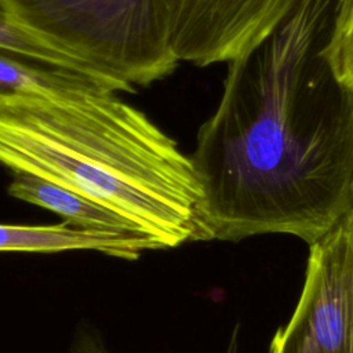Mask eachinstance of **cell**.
I'll use <instances>...</instances> for the list:
<instances>
[{
	"label": "cell",
	"mask_w": 353,
	"mask_h": 353,
	"mask_svg": "<svg viewBox=\"0 0 353 353\" xmlns=\"http://www.w3.org/2000/svg\"><path fill=\"white\" fill-rule=\"evenodd\" d=\"M305 283L269 353H353V236L347 216L309 245Z\"/></svg>",
	"instance_id": "obj_4"
},
{
	"label": "cell",
	"mask_w": 353,
	"mask_h": 353,
	"mask_svg": "<svg viewBox=\"0 0 353 353\" xmlns=\"http://www.w3.org/2000/svg\"><path fill=\"white\" fill-rule=\"evenodd\" d=\"M92 250L121 259H137L142 251L159 250L148 237L137 233H112L68 228V223L4 225L0 223V251L59 252Z\"/></svg>",
	"instance_id": "obj_6"
},
{
	"label": "cell",
	"mask_w": 353,
	"mask_h": 353,
	"mask_svg": "<svg viewBox=\"0 0 353 353\" xmlns=\"http://www.w3.org/2000/svg\"><path fill=\"white\" fill-rule=\"evenodd\" d=\"M347 219H349V225H350V230H352V236H353V207H352L350 212L347 214Z\"/></svg>",
	"instance_id": "obj_12"
},
{
	"label": "cell",
	"mask_w": 353,
	"mask_h": 353,
	"mask_svg": "<svg viewBox=\"0 0 353 353\" xmlns=\"http://www.w3.org/2000/svg\"><path fill=\"white\" fill-rule=\"evenodd\" d=\"M0 48L11 51L14 54L30 58L33 61L77 72L85 76H90L101 83L106 84L116 92H132L127 85L121 84L117 80L110 79L109 76L99 72L92 65L87 63L85 61L62 51L50 43L39 39L29 30L17 25L1 8H0Z\"/></svg>",
	"instance_id": "obj_9"
},
{
	"label": "cell",
	"mask_w": 353,
	"mask_h": 353,
	"mask_svg": "<svg viewBox=\"0 0 353 353\" xmlns=\"http://www.w3.org/2000/svg\"><path fill=\"white\" fill-rule=\"evenodd\" d=\"M0 8L132 92L178 63L170 46V0H0Z\"/></svg>",
	"instance_id": "obj_3"
},
{
	"label": "cell",
	"mask_w": 353,
	"mask_h": 353,
	"mask_svg": "<svg viewBox=\"0 0 353 353\" xmlns=\"http://www.w3.org/2000/svg\"><path fill=\"white\" fill-rule=\"evenodd\" d=\"M0 164L106 207L159 250L203 240L190 156L113 91L0 102Z\"/></svg>",
	"instance_id": "obj_2"
},
{
	"label": "cell",
	"mask_w": 353,
	"mask_h": 353,
	"mask_svg": "<svg viewBox=\"0 0 353 353\" xmlns=\"http://www.w3.org/2000/svg\"><path fill=\"white\" fill-rule=\"evenodd\" d=\"M346 0H299L228 63L190 156L203 188V240L291 234L309 245L353 207V91L325 46Z\"/></svg>",
	"instance_id": "obj_1"
},
{
	"label": "cell",
	"mask_w": 353,
	"mask_h": 353,
	"mask_svg": "<svg viewBox=\"0 0 353 353\" xmlns=\"http://www.w3.org/2000/svg\"><path fill=\"white\" fill-rule=\"evenodd\" d=\"M325 57L335 77L353 91V0H346L335 18Z\"/></svg>",
	"instance_id": "obj_10"
},
{
	"label": "cell",
	"mask_w": 353,
	"mask_h": 353,
	"mask_svg": "<svg viewBox=\"0 0 353 353\" xmlns=\"http://www.w3.org/2000/svg\"><path fill=\"white\" fill-rule=\"evenodd\" d=\"M92 90L113 91L90 76L0 48V102L30 97H61Z\"/></svg>",
	"instance_id": "obj_8"
},
{
	"label": "cell",
	"mask_w": 353,
	"mask_h": 353,
	"mask_svg": "<svg viewBox=\"0 0 353 353\" xmlns=\"http://www.w3.org/2000/svg\"><path fill=\"white\" fill-rule=\"evenodd\" d=\"M7 193L18 200L47 208L61 215L66 223L76 226L77 229L137 233L128 221L106 207L29 172H14V178L7 186Z\"/></svg>",
	"instance_id": "obj_7"
},
{
	"label": "cell",
	"mask_w": 353,
	"mask_h": 353,
	"mask_svg": "<svg viewBox=\"0 0 353 353\" xmlns=\"http://www.w3.org/2000/svg\"><path fill=\"white\" fill-rule=\"evenodd\" d=\"M299 0H170V46L178 62H232L266 37Z\"/></svg>",
	"instance_id": "obj_5"
},
{
	"label": "cell",
	"mask_w": 353,
	"mask_h": 353,
	"mask_svg": "<svg viewBox=\"0 0 353 353\" xmlns=\"http://www.w3.org/2000/svg\"><path fill=\"white\" fill-rule=\"evenodd\" d=\"M66 353H112L105 343L92 332L81 331L77 334Z\"/></svg>",
	"instance_id": "obj_11"
}]
</instances>
